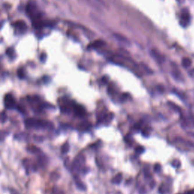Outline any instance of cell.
<instances>
[{
	"label": "cell",
	"mask_w": 194,
	"mask_h": 194,
	"mask_svg": "<svg viewBox=\"0 0 194 194\" xmlns=\"http://www.w3.org/2000/svg\"><path fill=\"white\" fill-rule=\"evenodd\" d=\"M25 124L27 127H33V128H46L49 127V123L47 121L40 119H35V118L27 119L25 121Z\"/></svg>",
	"instance_id": "1"
},
{
	"label": "cell",
	"mask_w": 194,
	"mask_h": 194,
	"mask_svg": "<svg viewBox=\"0 0 194 194\" xmlns=\"http://www.w3.org/2000/svg\"><path fill=\"white\" fill-rule=\"evenodd\" d=\"M190 21V15L187 9H184L181 12V19H180V23L182 26L186 27L189 24Z\"/></svg>",
	"instance_id": "2"
},
{
	"label": "cell",
	"mask_w": 194,
	"mask_h": 194,
	"mask_svg": "<svg viewBox=\"0 0 194 194\" xmlns=\"http://www.w3.org/2000/svg\"><path fill=\"white\" fill-rule=\"evenodd\" d=\"M5 106L7 108H12L15 106V100L12 95H6L5 97Z\"/></svg>",
	"instance_id": "3"
},
{
	"label": "cell",
	"mask_w": 194,
	"mask_h": 194,
	"mask_svg": "<svg viewBox=\"0 0 194 194\" xmlns=\"http://www.w3.org/2000/svg\"><path fill=\"white\" fill-rule=\"evenodd\" d=\"M74 112L77 115L82 116L84 115L85 111L83 107H81V106H77L74 108Z\"/></svg>",
	"instance_id": "4"
},
{
	"label": "cell",
	"mask_w": 194,
	"mask_h": 194,
	"mask_svg": "<svg viewBox=\"0 0 194 194\" xmlns=\"http://www.w3.org/2000/svg\"><path fill=\"white\" fill-rule=\"evenodd\" d=\"M152 56L154 57V58H156L158 62H162V61H163L162 56H161V55H160V54L157 52V51H156V50H153V51L152 52Z\"/></svg>",
	"instance_id": "5"
},
{
	"label": "cell",
	"mask_w": 194,
	"mask_h": 194,
	"mask_svg": "<svg viewBox=\"0 0 194 194\" xmlns=\"http://www.w3.org/2000/svg\"><path fill=\"white\" fill-rule=\"evenodd\" d=\"M191 60L188 58H184L182 60V65L184 67H189L191 65Z\"/></svg>",
	"instance_id": "6"
},
{
	"label": "cell",
	"mask_w": 194,
	"mask_h": 194,
	"mask_svg": "<svg viewBox=\"0 0 194 194\" xmlns=\"http://www.w3.org/2000/svg\"><path fill=\"white\" fill-rule=\"evenodd\" d=\"M121 180H122V175H121V174H118L115 177L113 178V180H112V182H113L114 184H118L121 183Z\"/></svg>",
	"instance_id": "7"
},
{
	"label": "cell",
	"mask_w": 194,
	"mask_h": 194,
	"mask_svg": "<svg viewBox=\"0 0 194 194\" xmlns=\"http://www.w3.org/2000/svg\"><path fill=\"white\" fill-rule=\"evenodd\" d=\"M104 44H105V42L102 40H96V42L92 45V46L93 48H99V47H101V46H103Z\"/></svg>",
	"instance_id": "8"
},
{
	"label": "cell",
	"mask_w": 194,
	"mask_h": 194,
	"mask_svg": "<svg viewBox=\"0 0 194 194\" xmlns=\"http://www.w3.org/2000/svg\"><path fill=\"white\" fill-rule=\"evenodd\" d=\"M69 151V145L67 143H65L62 146V153H66Z\"/></svg>",
	"instance_id": "9"
},
{
	"label": "cell",
	"mask_w": 194,
	"mask_h": 194,
	"mask_svg": "<svg viewBox=\"0 0 194 194\" xmlns=\"http://www.w3.org/2000/svg\"><path fill=\"white\" fill-rule=\"evenodd\" d=\"M168 105L169 106H171V107L173 108L174 110H175V111H177V112H181V109H180V108L177 107L176 105H175V103H172V102H168Z\"/></svg>",
	"instance_id": "10"
},
{
	"label": "cell",
	"mask_w": 194,
	"mask_h": 194,
	"mask_svg": "<svg viewBox=\"0 0 194 194\" xmlns=\"http://www.w3.org/2000/svg\"><path fill=\"white\" fill-rule=\"evenodd\" d=\"M76 184H77V187H78L79 189H81V190H85V189H86V187H85V186L83 185V184L82 182H81L80 181H77V182H76Z\"/></svg>",
	"instance_id": "11"
},
{
	"label": "cell",
	"mask_w": 194,
	"mask_h": 194,
	"mask_svg": "<svg viewBox=\"0 0 194 194\" xmlns=\"http://www.w3.org/2000/svg\"><path fill=\"white\" fill-rule=\"evenodd\" d=\"M135 151H136V153L140 154V153H142L143 151H144V149H143V146H137V147H136V149H135Z\"/></svg>",
	"instance_id": "12"
},
{
	"label": "cell",
	"mask_w": 194,
	"mask_h": 194,
	"mask_svg": "<svg viewBox=\"0 0 194 194\" xmlns=\"http://www.w3.org/2000/svg\"><path fill=\"white\" fill-rule=\"evenodd\" d=\"M160 169H161V166H160L159 164L155 165V166H154V171H156V172H159V171H160Z\"/></svg>",
	"instance_id": "13"
},
{
	"label": "cell",
	"mask_w": 194,
	"mask_h": 194,
	"mask_svg": "<svg viewBox=\"0 0 194 194\" xmlns=\"http://www.w3.org/2000/svg\"><path fill=\"white\" fill-rule=\"evenodd\" d=\"M172 165H174V166H175V167H177L178 165H180V162L177 161H175L173 163H172Z\"/></svg>",
	"instance_id": "14"
}]
</instances>
